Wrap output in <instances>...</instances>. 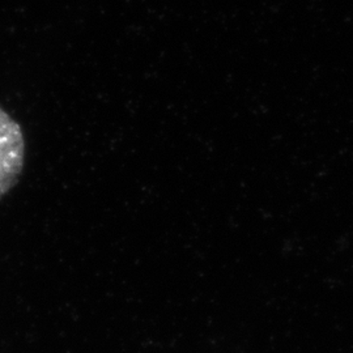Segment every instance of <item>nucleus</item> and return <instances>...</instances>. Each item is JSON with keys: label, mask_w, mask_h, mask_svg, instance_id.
I'll list each match as a JSON object with an SVG mask.
<instances>
[{"label": "nucleus", "mask_w": 353, "mask_h": 353, "mask_svg": "<svg viewBox=\"0 0 353 353\" xmlns=\"http://www.w3.org/2000/svg\"><path fill=\"white\" fill-rule=\"evenodd\" d=\"M26 141L20 125L0 108V199L16 185L24 166Z\"/></svg>", "instance_id": "obj_1"}]
</instances>
